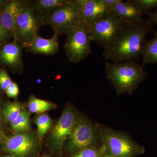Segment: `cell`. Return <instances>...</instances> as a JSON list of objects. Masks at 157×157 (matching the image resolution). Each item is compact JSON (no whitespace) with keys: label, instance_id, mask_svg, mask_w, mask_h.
Instances as JSON below:
<instances>
[{"label":"cell","instance_id":"obj_1","mask_svg":"<svg viewBox=\"0 0 157 157\" xmlns=\"http://www.w3.org/2000/svg\"><path fill=\"white\" fill-rule=\"evenodd\" d=\"M149 19L142 18L137 22L125 23L123 28L110 45L104 49L102 56L114 63L139 60L141 46L145 36L154 31Z\"/></svg>","mask_w":157,"mask_h":157},{"label":"cell","instance_id":"obj_8","mask_svg":"<svg viewBox=\"0 0 157 157\" xmlns=\"http://www.w3.org/2000/svg\"><path fill=\"white\" fill-rule=\"evenodd\" d=\"M125 24V23L110 12L89 25L91 41L105 49L115 39Z\"/></svg>","mask_w":157,"mask_h":157},{"label":"cell","instance_id":"obj_7","mask_svg":"<svg viewBox=\"0 0 157 157\" xmlns=\"http://www.w3.org/2000/svg\"><path fill=\"white\" fill-rule=\"evenodd\" d=\"M43 25L42 18L37 14L32 1H28L15 20L13 39L23 47L38 34Z\"/></svg>","mask_w":157,"mask_h":157},{"label":"cell","instance_id":"obj_32","mask_svg":"<svg viewBox=\"0 0 157 157\" xmlns=\"http://www.w3.org/2000/svg\"><path fill=\"white\" fill-rule=\"evenodd\" d=\"M2 109H1V106H0V125L2 123Z\"/></svg>","mask_w":157,"mask_h":157},{"label":"cell","instance_id":"obj_23","mask_svg":"<svg viewBox=\"0 0 157 157\" xmlns=\"http://www.w3.org/2000/svg\"><path fill=\"white\" fill-rule=\"evenodd\" d=\"M132 2L143 14H147L151 9L157 8V0H132Z\"/></svg>","mask_w":157,"mask_h":157},{"label":"cell","instance_id":"obj_27","mask_svg":"<svg viewBox=\"0 0 157 157\" xmlns=\"http://www.w3.org/2000/svg\"><path fill=\"white\" fill-rule=\"evenodd\" d=\"M148 16V19L153 24L157 25V9L154 11H149L146 14Z\"/></svg>","mask_w":157,"mask_h":157},{"label":"cell","instance_id":"obj_22","mask_svg":"<svg viewBox=\"0 0 157 157\" xmlns=\"http://www.w3.org/2000/svg\"><path fill=\"white\" fill-rule=\"evenodd\" d=\"M103 153L102 146L90 147L79 151L70 157H101Z\"/></svg>","mask_w":157,"mask_h":157},{"label":"cell","instance_id":"obj_9","mask_svg":"<svg viewBox=\"0 0 157 157\" xmlns=\"http://www.w3.org/2000/svg\"><path fill=\"white\" fill-rule=\"evenodd\" d=\"M79 116L71 107H67L64 109L49 137V145L52 150L61 151L72 134Z\"/></svg>","mask_w":157,"mask_h":157},{"label":"cell","instance_id":"obj_29","mask_svg":"<svg viewBox=\"0 0 157 157\" xmlns=\"http://www.w3.org/2000/svg\"><path fill=\"white\" fill-rule=\"evenodd\" d=\"M6 138L3 132L0 130V144H2L6 140Z\"/></svg>","mask_w":157,"mask_h":157},{"label":"cell","instance_id":"obj_3","mask_svg":"<svg viewBox=\"0 0 157 157\" xmlns=\"http://www.w3.org/2000/svg\"><path fill=\"white\" fill-rule=\"evenodd\" d=\"M99 136L104 153L114 157H136L144 154V147L126 133L99 124Z\"/></svg>","mask_w":157,"mask_h":157},{"label":"cell","instance_id":"obj_31","mask_svg":"<svg viewBox=\"0 0 157 157\" xmlns=\"http://www.w3.org/2000/svg\"><path fill=\"white\" fill-rule=\"evenodd\" d=\"M101 157H114L112 156L106 154L104 153V152L103 151L102 155H101Z\"/></svg>","mask_w":157,"mask_h":157},{"label":"cell","instance_id":"obj_19","mask_svg":"<svg viewBox=\"0 0 157 157\" xmlns=\"http://www.w3.org/2000/svg\"><path fill=\"white\" fill-rule=\"evenodd\" d=\"M23 108L17 102H7L4 105L3 113L7 122L11 124L21 113Z\"/></svg>","mask_w":157,"mask_h":157},{"label":"cell","instance_id":"obj_2","mask_svg":"<svg viewBox=\"0 0 157 157\" xmlns=\"http://www.w3.org/2000/svg\"><path fill=\"white\" fill-rule=\"evenodd\" d=\"M108 81L113 85L117 95L132 94L145 79L147 73L144 67L133 60L105 64Z\"/></svg>","mask_w":157,"mask_h":157},{"label":"cell","instance_id":"obj_17","mask_svg":"<svg viewBox=\"0 0 157 157\" xmlns=\"http://www.w3.org/2000/svg\"><path fill=\"white\" fill-rule=\"evenodd\" d=\"M69 0H35L32 1L35 10L42 18L63 6Z\"/></svg>","mask_w":157,"mask_h":157},{"label":"cell","instance_id":"obj_24","mask_svg":"<svg viewBox=\"0 0 157 157\" xmlns=\"http://www.w3.org/2000/svg\"><path fill=\"white\" fill-rule=\"evenodd\" d=\"M11 78L5 69H0V90L5 92L11 84Z\"/></svg>","mask_w":157,"mask_h":157},{"label":"cell","instance_id":"obj_13","mask_svg":"<svg viewBox=\"0 0 157 157\" xmlns=\"http://www.w3.org/2000/svg\"><path fill=\"white\" fill-rule=\"evenodd\" d=\"M81 12L82 20L88 25L111 12L102 0H75Z\"/></svg>","mask_w":157,"mask_h":157},{"label":"cell","instance_id":"obj_20","mask_svg":"<svg viewBox=\"0 0 157 157\" xmlns=\"http://www.w3.org/2000/svg\"><path fill=\"white\" fill-rule=\"evenodd\" d=\"M29 109L32 113H42L53 109L54 104L49 101L41 100L32 95L29 99Z\"/></svg>","mask_w":157,"mask_h":157},{"label":"cell","instance_id":"obj_16","mask_svg":"<svg viewBox=\"0 0 157 157\" xmlns=\"http://www.w3.org/2000/svg\"><path fill=\"white\" fill-rule=\"evenodd\" d=\"M153 33V38L149 40L145 38L141 46L140 55L142 61L140 65L144 67L147 64H157V27Z\"/></svg>","mask_w":157,"mask_h":157},{"label":"cell","instance_id":"obj_14","mask_svg":"<svg viewBox=\"0 0 157 157\" xmlns=\"http://www.w3.org/2000/svg\"><path fill=\"white\" fill-rule=\"evenodd\" d=\"M28 0H9L0 10V23L14 36L15 20L17 14L25 6Z\"/></svg>","mask_w":157,"mask_h":157},{"label":"cell","instance_id":"obj_30","mask_svg":"<svg viewBox=\"0 0 157 157\" xmlns=\"http://www.w3.org/2000/svg\"><path fill=\"white\" fill-rule=\"evenodd\" d=\"M9 0H0V10L3 8V6L8 2Z\"/></svg>","mask_w":157,"mask_h":157},{"label":"cell","instance_id":"obj_15","mask_svg":"<svg viewBox=\"0 0 157 157\" xmlns=\"http://www.w3.org/2000/svg\"><path fill=\"white\" fill-rule=\"evenodd\" d=\"M117 17L125 23L137 22L142 19L144 14L132 0L124 2L120 0L111 10Z\"/></svg>","mask_w":157,"mask_h":157},{"label":"cell","instance_id":"obj_6","mask_svg":"<svg viewBox=\"0 0 157 157\" xmlns=\"http://www.w3.org/2000/svg\"><path fill=\"white\" fill-rule=\"evenodd\" d=\"M67 35L64 48L69 61L78 63L89 55L91 41L89 25L85 21H81Z\"/></svg>","mask_w":157,"mask_h":157},{"label":"cell","instance_id":"obj_12","mask_svg":"<svg viewBox=\"0 0 157 157\" xmlns=\"http://www.w3.org/2000/svg\"><path fill=\"white\" fill-rule=\"evenodd\" d=\"M59 34L53 30V34L50 39L42 38L37 35L28 42L24 48L26 52L34 54H39L47 56L56 54L59 52Z\"/></svg>","mask_w":157,"mask_h":157},{"label":"cell","instance_id":"obj_33","mask_svg":"<svg viewBox=\"0 0 157 157\" xmlns=\"http://www.w3.org/2000/svg\"><path fill=\"white\" fill-rule=\"evenodd\" d=\"M4 157H14L12 156L11 155H6Z\"/></svg>","mask_w":157,"mask_h":157},{"label":"cell","instance_id":"obj_34","mask_svg":"<svg viewBox=\"0 0 157 157\" xmlns=\"http://www.w3.org/2000/svg\"><path fill=\"white\" fill-rule=\"evenodd\" d=\"M48 157V156H43V157Z\"/></svg>","mask_w":157,"mask_h":157},{"label":"cell","instance_id":"obj_18","mask_svg":"<svg viewBox=\"0 0 157 157\" xmlns=\"http://www.w3.org/2000/svg\"><path fill=\"white\" fill-rule=\"evenodd\" d=\"M29 114L25 108L23 109L19 116L11 124L10 128L15 133L26 132L31 128Z\"/></svg>","mask_w":157,"mask_h":157},{"label":"cell","instance_id":"obj_26","mask_svg":"<svg viewBox=\"0 0 157 157\" xmlns=\"http://www.w3.org/2000/svg\"><path fill=\"white\" fill-rule=\"evenodd\" d=\"M13 37L12 34L6 29L0 23V46L6 42Z\"/></svg>","mask_w":157,"mask_h":157},{"label":"cell","instance_id":"obj_4","mask_svg":"<svg viewBox=\"0 0 157 157\" xmlns=\"http://www.w3.org/2000/svg\"><path fill=\"white\" fill-rule=\"evenodd\" d=\"M82 21L81 13L76 1L69 0L42 17L43 25L50 26L59 35H67Z\"/></svg>","mask_w":157,"mask_h":157},{"label":"cell","instance_id":"obj_10","mask_svg":"<svg viewBox=\"0 0 157 157\" xmlns=\"http://www.w3.org/2000/svg\"><path fill=\"white\" fill-rule=\"evenodd\" d=\"M37 147L35 137L28 132L15 133L6 138L2 149L14 157H29Z\"/></svg>","mask_w":157,"mask_h":157},{"label":"cell","instance_id":"obj_11","mask_svg":"<svg viewBox=\"0 0 157 157\" xmlns=\"http://www.w3.org/2000/svg\"><path fill=\"white\" fill-rule=\"evenodd\" d=\"M22 45L17 41L8 42L0 46V62L14 72L23 69Z\"/></svg>","mask_w":157,"mask_h":157},{"label":"cell","instance_id":"obj_25","mask_svg":"<svg viewBox=\"0 0 157 157\" xmlns=\"http://www.w3.org/2000/svg\"><path fill=\"white\" fill-rule=\"evenodd\" d=\"M5 93L9 98H16L19 94V89L18 85L15 82H11Z\"/></svg>","mask_w":157,"mask_h":157},{"label":"cell","instance_id":"obj_21","mask_svg":"<svg viewBox=\"0 0 157 157\" xmlns=\"http://www.w3.org/2000/svg\"><path fill=\"white\" fill-rule=\"evenodd\" d=\"M34 121L37 126V136L40 138L44 137L52 126V120L45 113L38 116Z\"/></svg>","mask_w":157,"mask_h":157},{"label":"cell","instance_id":"obj_5","mask_svg":"<svg viewBox=\"0 0 157 157\" xmlns=\"http://www.w3.org/2000/svg\"><path fill=\"white\" fill-rule=\"evenodd\" d=\"M99 142V124L79 115L72 134L65 144L67 150L73 154L84 149L98 147Z\"/></svg>","mask_w":157,"mask_h":157},{"label":"cell","instance_id":"obj_28","mask_svg":"<svg viewBox=\"0 0 157 157\" xmlns=\"http://www.w3.org/2000/svg\"><path fill=\"white\" fill-rule=\"evenodd\" d=\"M102 1L111 11L120 0H102Z\"/></svg>","mask_w":157,"mask_h":157}]
</instances>
